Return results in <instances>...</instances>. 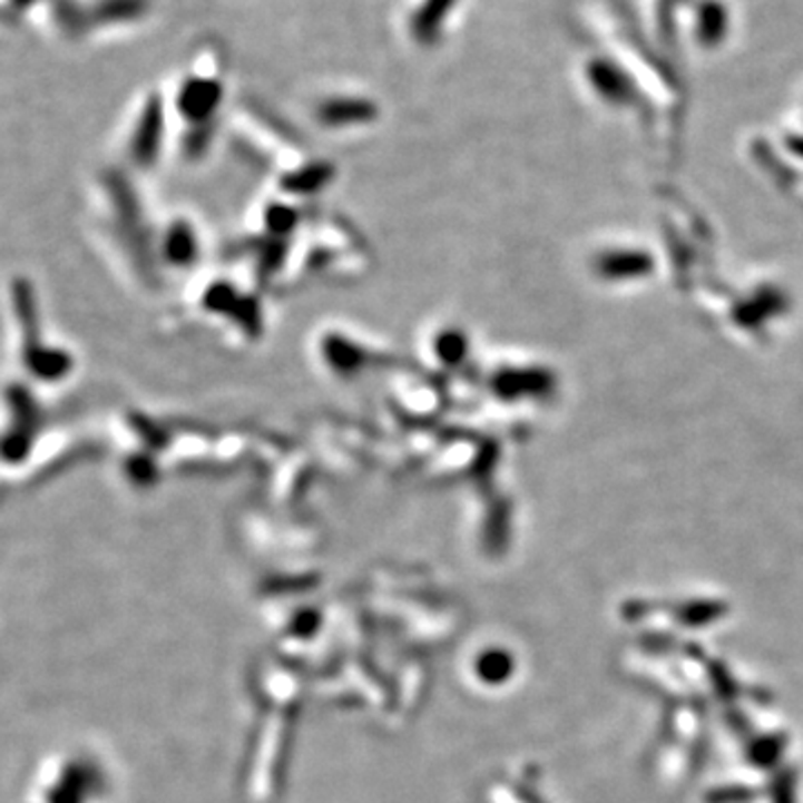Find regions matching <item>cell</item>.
I'll return each instance as SVG.
<instances>
[{"label":"cell","mask_w":803,"mask_h":803,"mask_svg":"<svg viewBox=\"0 0 803 803\" xmlns=\"http://www.w3.org/2000/svg\"><path fill=\"white\" fill-rule=\"evenodd\" d=\"M453 6H456V0H427L415 17V26H413L415 37L424 39V41L435 39L438 30L442 28L444 17H449Z\"/></svg>","instance_id":"6da1fadb"}]
</instances>
